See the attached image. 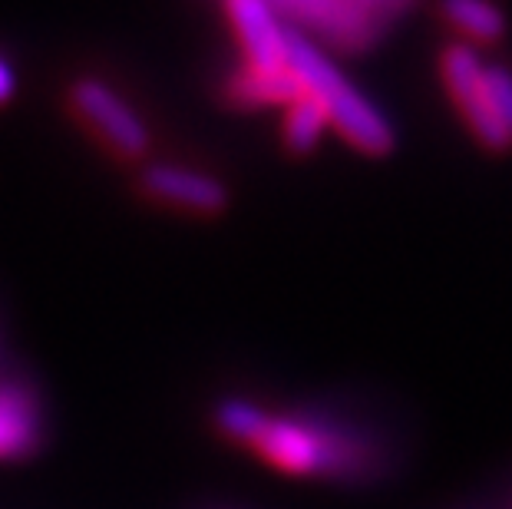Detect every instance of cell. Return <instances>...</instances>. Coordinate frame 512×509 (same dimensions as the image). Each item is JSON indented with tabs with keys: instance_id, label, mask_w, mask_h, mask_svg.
<instances>
[{
	"instance_id": "6da1fadb",
	"label": "cell",
	"mask_w": 512,
	"mask_h": 509,
	"mask_svg": "<svg viewBox=\"0 0 512 509\" xmlns=\"http://www.w3.org/2000/svg\"><path fill=\"white\" fill-rule=\"evenodd\" d=\"M285 63L294 70V77L301 80L304 96L321 103V110L328 113V123L337 126V133H344L347 143H354L361 153L384 156L394 149V129L367 96H361L334 63L314 47V43L285 24Z\"/></svg>"
},
{
	"instance_id": "7a4b0ae2",
	"label": "cell",
	"mask_w": 512,
	"mask_h": 509,
	"mask_svg": "<svg viewBox=\"0 0 512 509\" xmlns=\"http://www.w3.org/2000/svg\"><path fill=\"white\" fill-rule=\"evenodd\" d=\"M407 10L403 4H351V0H304V4H278L275 14L301 30L311 27L341 50H367L384 37L387 20Z\"/></svg>"
},
{
	"instance_id": "3957f363",
	"label": "cell",
	"mask_w": 512,
	"mask_h": 509,
	"mask_svg": "<svg viewBox=\"0 0 512 509\" xmlns=\"http://www.w3.org/2000/svg\"><path fill=\"white\" fill-rule=\"evenodd\" d=\"M443 77L479 143L489 149H509L512 136L506 133V126L499 123L493 110L486 86V67L476 60V53L470 47H450L443 53Z\"/></svg>"
},
{
	"instance_id": "277c9868",
	"label": "cell",
	"mask_w": 512,
	"mask_h": 509,
	"mask_svg": "<svg viewBox=\"0 0 512 509\" xmlns=\"http://www.w3.org/2000/svg\"><path fill=\"white\" fill-rule=\"evenodd\" d=\"M70 100L76 106V113L93 126V133L100 136L113 153H119L123 159H136L146 153L149 133L143 126V119L129 110L110 86H103L96 80H80L73 86Z\"/></svg>"
},
{
	"instance_id": "5b68a950",
	"label": "cell",
	"mask_w": 512,
	"mask_h": 509,
	"mask_svg": "<svg viewBox=\"0 0 512 509\" xmlns=\"http://www.w3.org/2000/svg\"><path fill=\"white\" fill-rule=\"evenodd\" d=\"M228 17L238 30V40L248 53V67L275 70L285 67V24L278 20L275 7L258 0H232Z\"/></svg>"
},
{
	"instance_id": "8992f818",
	"label": "cell",
	"mask_w": 512,
	"mask_h": 509,
	"mask_svg": "<svg viewBox=\"0 0 512 509\" xmlns=\"http://www.w3.org/2000/svg\"><path fill=\"white\" fill-rule=\"evenodd\" d=\"M252 447L285 473H318L328 467V447L321 443V437H314L311 430L291 424V420L268 417V424L261 427Z\"/></svg>"
},
{
	"instance_id": "52a82bcc",
	"label": "cell",
	"mask_w": 512,
	"mask_h": 509,
	"mask_svg": "<svg viewBox=\"0 0 512 509\" xmlns=\"http://www.w3.org/2000/svg\"><path fill=\"white\" fill-rule=\"evenodd\" d=\"M143 186L149 196H156L162 202L182 205V209H195V212H222L225 209V186L219 179L202 176V172L192 169H179V166H152L143 172Z\"/></svg>"
},
{
	"instance_id": "ba28073f",
	"label": "cell",
	"mask_w": 512,
	"mask_h": 509,
	"mask_svg": "<svg viewBox=\"0 0 512 509\" xmlns=\"http://www.w3.org/2000/svg\"><path fill=\"white\" fill-rule=\"evenodd\" d=\"M228 93H232L238 106H291L304 96V86L285 63V67L275 70L245 67V73H238V80Z\"/></svg>"
},
{
	"instance_id": "9c48e42d",
	"label": "cell",
	"mask_w": 512,
	"mask_h": 509,
	"mask_svg": "<svg viewBox=\"0 0 512 509\" xmlns=\"http://www.w3.org/2000/svg\"><path fill=\"white\" fill-rule=\"evenodd\" d=\"M37 443V420L27 397L17 391H0V457H20Z\"/></svg>"
},
{
	"instance_id": "30bf717a",
	"label": "cell",
	"mask_w": 512,
	"mask_h": 509,
	"mask_svg": "<svg viewBox=\"0 0 512 509\" xmlns=\"http://www.w3.org/2000/svg\"><path fill=\"white\" fill-rule=\"evenodd\" d=\"M324 126H328V113L321 110V103L311 100V96H301L285 113V146L298 156L311 153L318 146Z\"/></svg>"
},
{
	"instance_id": "8fae6325",
	"label": "cell",
	"mask_w": 512,
	"mask_h": 509,
	"mask_svg": "<svg viewBox=\"0 0 512 509\" xmlns=\"http://www.w3.org/2000/svg\"><path fill=\"white\" fill-rule=\"evenodd\" d=\"M443 14L460 30H466V34L479 40H496L506 30L503 14H499L496 7L483 4V0H446Z\"/></svg>"
},
{
	"instance_id": "7c38bea8",
	"label": "cell",
	"mask_w": 512,
	"mask_h": 509,
	"mask_svg": "<svg viewBox=\"0 0 512 509\" xmlns=\"http://www.w3.org/2000/svg\"><path fill=\"white\" fill-rule=\"evenodd\" d=\"M265 424H268V417L261 414L258 407L242 404V400H228V404L219 407V427L228 437H235L242 443H255Z\"/></svg>"
},
{
	"instance_id": "4fadbf2b",
	"label": "cell",
	"mask_w": 512,
	"mask_h": 509,
	"mask_svg": "<svg viewBox=\"0 0 512 509\" xmlns=\"http://www.w3.org/2000/svg\"><path fill=\"white\" fill-rule=\"evenodd\" d=\"M486 86H489V100H493L499 123H503L506 133L512 136V73L503 67L486 70Z\"/></svg>"
},
{
	"instance_id": "5bb4252c",
	"label": "cell",
	"mask_w": 512,
	"mask_h": 509,
	"mask_svg": "<svg viewBox=\"0 0 512 509\" xmlns=\"http://www.w3.org/2000/svg\"><path fill=\"white\" fill-rule=\"evenodd\" d=\"M10 93H14V73H10L4 60H0V103H7Z\"/></svg>"
}]
</instances>
